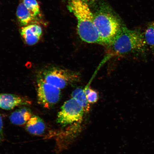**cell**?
<instances>
[{
  "mask_svg": "<svg viewBox=\"0 0 154 154\" xmlns=\"http://www.w3.org/2000/svg\"><path fill=\"white\" fill-rule=\"evenodd\" d=\"M16 14L19 23L23 26L36 24L35 23L38 22V18L35 17L22 3L19 4L17 7Z\"/></svg>",
  "mask_w": 154,
  "mask_h": 154,
  "instance_id": "obj_9",
  "label": "cell"
},
{
  "mask_svg": "<svg viewBox=\"0 0 154 154\" xmlns=\"http://www.w3.org/2000/svg\"><path fill=\"white\" fill-rule=\"evenodd\" d=\"M72 98L78 102L84 109L85 112H88L90 109V103L87 99L84 89L81 88H76L72 92Z\"/></svg>",
  "mask_w": 154,
  "mask_h": 154,
  "instance_id": "obj_12",
  "label": "cell"
},
{
  "mask_svg": "<svg viewBox=\"0 0 154 154\" xmlns=\"http://www.w3.org/2000/svg\"><path fill=\"white\" fill-rule=\"evenodd\" d=\"M81 1L86 3V4L88 5L89 4L93 3L95 0H81Z\"/></svg>",
  "mask_w": 154,
  "mask_h": 154,
  "instance_id": "obj_17",
  "label": "cell"
},
{
  "mask_svg": "<svg viewBox=\"0 0 154 154\" xmlns=\"http://www.w3.org/2000/svg\"><path fill=\"white\" fill-rule=\"evenodd\" d=\"M3 122L2 119L1 115H0V141L2 139L3 135Z\"/></svg>",
  "mask_w": 154,
  "mask_h": 154,
  "instance_id": "obj_16",
  "label": "cell"
},
{
  "mask_svg": "<svg viewBox=\"0 0 154 154\" xmlns=\"http://www.w3.org/2000/svg\"><path fill=\"white\" fill-rule=\"evenodd\" d=\"M84 109L75 100L72 98L65 102L58 113L57 122L63 126L82 121Z\"/></svg>",
  "mask_w": 154,
  "mask_h": 154,
  "instance_id": "obj_5",
  "label": "cell"
},
{
  "mask_svg": "<svg viewBox=\"0 0 154 154\" xmlns=\"http://www.w3.org/2000/svg\"><path fill=\"white\" fill-rule=\"evenodd\" d=\"M22 3L35 17L40 16V8L36 0H23Z\"/></svg>",
  "mask_w": 154,
  "mask_h": 154,
  "instance_id": "obj_14",
  "label": "cell"
},
{
  "mask_svg": "<svg viewBox=\"0 0 154 154\" xmlns=\"http://www.w3.org/2000/svg\"><path fill=\"white\" fill-rule=\"evenodd\" d=\"M112 53L117 55H132L145 58L148 50L143 34L122 26L110 45Z\"/></svg>",
  "mask_w": 154,
  "mask_h": 154,
  "instance_id": "obj_1",
  "label": "cell"
},
{
  "mask_svg": "<svg viewBox=\"0 0 154 154\" xmlns=\"http://www.w3.org/2000/svg\"><path fill=\"white\" fill-rule=\"evenodd\" d=\"M61 96V90L48 83L43 78L38 82V103L49 109L58 102Z\"/></svg>",
  "mask_w": 154,
  "mask_h": 154,
  "instance_id": "obj_6",
  "label": "cell"
},
{
  "mask_svg": "<svg viewBox=\"0 0 154 154\" xmlns=\"http://www.w3.org/2000/svg\"><path fill=\"white\" fill-rule=\"evenodd\" d=\"M69 7L77 19V29L83 41L102 44L94 25V15L88 5L81 0H69Z\"/></svg>",
  "mask_w": 154,
  "mask_h": 154,
  "instance_id": "obj_2",
  "label": "cell"
},
{
  "mask_svg": "<svg viewBox=\"0 0 154 154\" xmlns=\"http://www.w3.org/2000/svg\"><path fill=\"white\" fill-rule=\"evenodd\" d=\"M26 129L30 134L39 135L45 131V125L40 117L33 116L27 122Z\"/></svg>",
  "mask_w": 154,
  "mask_h": 154,
  "instance_id": "obj_11",
  "label": "cell"
},
{
  "mask_svg": "<svg viewBox=\"0 0 154 154\" xmlns=\"http://www.w3.org/2000/svg\"><path fill=\"white\" fill-rule=\"evenodd\" d=\"M94 22L102 44L107 46L110 45L122 26L115 15L105 11L94 15Z\"/></svg>",
  "mask_w": 154,
  "mask_h": 154,
  "instance_id": "obj_3",
  "label": "cell"
},
{
  "mask_svg": "<svg viewBox=\"0 0 154 154\" xmlns=\"http://www.w3.org/2000/svg\"><path fill=\"white\" fill-rule=\"evenodd\" d=\"M43 77L45 82L60 90L78 82L80 78L76 72L55 67L45 71Z\"/></svg>",
  "mask_w": 154,
  "mask_h": 154,
  "instance_id": "obj_4",
  "label": "cell"
},
{
  "mask_svg": "<svg viewBox=\"0 0 154 154\" xmlns=\"http://www.w3.org/2000/svg\"><path fill=\"white\" fill-rule=\"evenodd\" d=\"M31 102L20 96L13 94H0V108L10 110L19 106L29 104Z\"/></svg>",
  "mask_w": 154,
  "mask_h": 154,
  "instance_id": "obj_8",
  "label": "cell"
},
{
  "mask_svg": "<svg viewBox=\"0 0 154 154\" xmlns=\"http://www.w3.org/2000/svg\"><path fill=\"white\" fill-rule=\"evenodd\" d=\"M32 117V112L30 109L24 107L17 109L11 113L9 119L13 124L22 125L27 123Z\"/></svg>",
  "mask_w": 154,
  "mask_h": 154,
  "instance_id": "obj_10",
  "label": "cell"
},
{
  "mask_svg": "<svg viewBox=\"0 0 154 154\" xmlns=\"http://www.w3.org/2000/svg\"><path fill=\"white\" fill-rule=\"evenodd\" d=\"M43 32L42 27L37 24L25 26L21 29V34L26 44L33 45L40 39Z\"/></svg>",
  "mask_w": 154,
  "mask_h": 154,
  "instance_id": "obj_7",
  "label": "cell"
},
{
  "mask_svg": "<svg viewBox=\"0 0 154 154\" xmlns=\"http://www.w3.org/2000/svg\"><path fill=\"white\" fill-rule=\"evenodd\" d=\"M143 35L148 48L154 54V22L148 26Z\"/></svg>",
  "mask_w": 154,
  "mask_h": 154,
  "instance_id": "obj_13",
  "label": "cell"
},
{
  "mask_svg": "<svg viewBox=\"0 0 154 154\" xmlns=\"http://www.w3.org/2000/svg\"><path fill=\"white\" fill-rule=\"evenodd\" d=\"M87 99L90 103H96L99 99V95L97 91L92 89L86 95Z\"/></svg>",
  "mask_w": 154,
  "mask_h": 154,
  "instance_id": "obj_15",
  "label": "cell"
}]
</instances>
